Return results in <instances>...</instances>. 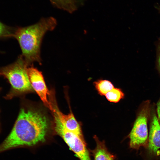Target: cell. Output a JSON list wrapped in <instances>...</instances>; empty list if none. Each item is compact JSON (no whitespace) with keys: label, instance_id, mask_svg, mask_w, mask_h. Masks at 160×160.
<instances>
[{"label":"cell","instance_id":"obj_1","mask_svg":"<svg viewBox=\"0 0 160 160\" xmlns=\"http://www.w3.org/2000/svg\"><path fill=\"white\" fill-rule=\"evenodd\" d=\"M48 122L41 111L22 108L10 132L0 144V153L44 142L48 129Z\"/></svg>","mask_w":160,"mask_h":160},{"label":"cell","instance_id":"obj_2","mask_svg":"<svg viewBox=\"0 0 160 160\" xmlns=\"http://www.w3.org/2000/svg\"><path fill=\"white\" fill-rule=\"evenodd\" d=\"M57 25L56 19L52 17L43 18L37 23L27 27H19L13 37L18 41L21 55L28 66L34 62L41 64L40 47L42 39L48 31L53 30Z\"/></svg>","mask_w":160,"mask_h":160},{"label":"cell","instance_id":"obj_8","mask_svg":"<svg viewBox=\"0 0 160 160\" xmlns=\"http://www.w3.org/2000/svg\"><path fill=\"white\" fill-rule=\"evenodd\" d=\"M151 122L148 148L151 151L159 155L160 154V124L156 114L153 115Z\"/></svg>","mask_w":160,"mask_h":160},{"label":"cell","instance_id":"obj_15","mask_svg":"<svg viewBox=\"0 0 160 160\" xmlns=\"http://www.w3.org/2000/svg\"><path fill=\"white\" fill-rule=\"evenodd\" d=\"M157 118L160 124V99L157 104Z\"/></svg>","mask_w":160,"mask_h":160},{"label":"cell","instance_id":"obj_16","mask_svg":"<svg viewBox=\"0 0 160 160\" xmlns=\"http://www.w3.org/2000/svg\"></svg>","mask_w":160,"mask_h":160},{"label":"cell","instance_id":"obj_7","mask_svg":"<svg viewBox=\"0 0 160 160\" xmlns=\"http://www.w3.org/2000/svg\"><path fill=\"white\" fill-rule=\"evenodd\" d=\"M55 96L53 92L52 91L49 96V101L52 106V111L53 110L55 112L61 122L66 130L76 134L83 140L85 141L80 124L76 121L73 113L70 112L66 115L62 113L58 108Z\"/></svg>","mask_w":160,"mask_h":160},{"label":"cell","instance_id":"obj_9","mask_svg":"<svg viewBox=\"0 0 160 160\" xmlns=\"http://www.w3.org/2000/svg\"><path fill=\"white\" fill-rule=\"evenodd\" d=\"M94 138L96 143V146L90 151L94 160H115V156L108 150L105 142L100 141L96 135L94 136Z\"/></svg>","mask_w":160,"mask_h":160},{"label":"cell","instance_id":"obj_4","mask_svg":"<svg viewBox=\"0 0 160 160\" xmlns=\"http://www.w3.org/2000/svg\"><path fill=\"white\" fill-rule=\"evenodd\" d=\"M149 104L148 103H146L143 106L129 134V146L131 148L138 149L146 143L148 136L147 120L149 110Z\"/></svg>","mask_w":160,"mask_h":160},{"label":"cell","instance_id":"obj_6","mask_svg":"<svg viewBox=\"0 0 160 160\" xmlns=\"http://www.w3.org/2000/svg\"><path fill=\"white\" fill-rule=\"evenodd\" d=\"M28 73L31 86L44 105L51 111L52 106L48 97L50 94L47 87L42 72L32 65L28 67Z\"/></svg>","mask_w":160,"mask_h":160},{"label":"cell","instance_id":"obj_3","mask_svg":"<svg viewBox=\"0 0 160 160\" xmlns=\"http://www.w3.org/2000/svg\"><path fill=\"white\" fill-rule=\"evenodd\" d=\"M28 65L21 55L13 63L0 68V76L7 79L11 89L7 99L33 91L28 73Z\"/></svg>","mask_w":160,"mask_h":160},{"label":"cell","instance_id":"obj_12","mask_svg":"<svg viewBox=\"0 0 160 160\" xmlns=\"http://www.w3.org/2000/svg\"><path fill=\"white\" fill-rule=\"evenodd\" d=\"M105 96L109 101L117 103L124 98V94L121 89L114 88L106 93Z\"/></svg>","mask_w":160,"mask_h":160},{"label":"cell","instance_id":"obj_11","mask_svg":"<svg viewBox=\"0 0 160 160\" xmlns=\"http://www.w3.org/2000/svg\"><path fill=\"white\" fill-rule=\"evenodd\" d=\"M55 6L70 13L76 9L74 0H50Z\"/></svg>","mask_w":160,"mask_h":160},{"label":"cell","instance_id":"obj_13","mask_svg":"<svg viewBox=\"0 0 160 160\" xmlns=\"http://www.w3.org/2000/svg\"><path fill=\"white\" fill-rule=\"evenodd\" d=\"M15 30L0 22V38L13 37Z\"/></svg>","mask_w":160,"mask_h":160},{"label":"cell","instance_id":"obj_5","mask_svg":"<svg viewBox=\"0 0 160 160\" xmlns=\"http://www.w3.org/2000/svg\"><path fill=\"white\" fill-rule=\"evenodd\" d=\"M56 133L62 137L80 160H91L85 141L76 134L66 130L62 125L57 128Z\"/></svg>","mask_w":160,"mask_h":160},{"label":"cell","instance_id":"obj_14","mask_svg":"<svg viewBox=\"0 0 160 160\" xmlns=\"http://www.w3.org/2000/svg\"><path fill=\"white\" fill-rule=\"evenodd\" d=\"M157 54L156 67L158 71L160 73V39L158 43Z\"/></svg>","mask_w":160,"mask_h":160},{"label":"cell","instance_id":"obj_10","mask_svg":"<svg viewBox=\"0 0 160 160\" xmlns=\"http://www.w3.org/2000/svg\"><path fill=\"white\" fill-rule=\"evenodd\" d=\"M94 84L99 93L104 95L114 87L112 83L107 80H99L95 81Z\"/></svg>","mask_w":160,"mask_h":160}]
</instances>
